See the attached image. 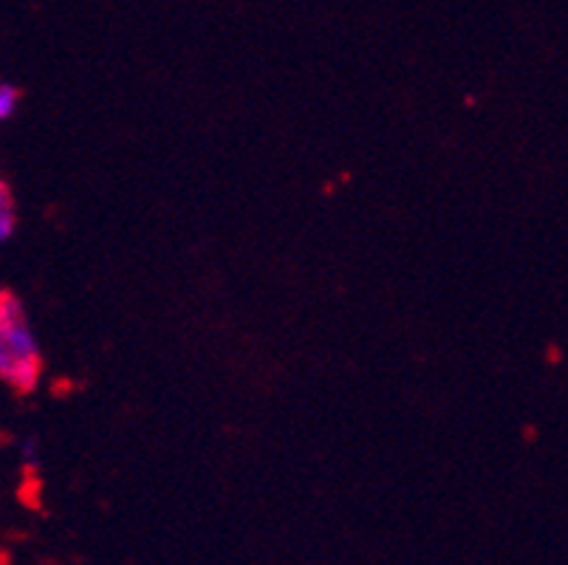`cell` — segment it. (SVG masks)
I'll return each mask as SVG.
<instances>
[{"instance_id":"cell-1","label":"cell","mask_w":568,"mask_h":565,"mask_svg":"<svg viewBox=\"0 0 568 565\" xmlns=\"http://www.w3.org/2000/svg\"><path fill=\"white\" fill-rule=\"evenodd\" d=\"M43 365V345L23 300L0 286V382L14 393H34Z\"/></svg>"},{"instance_id":"cell-4","label":"cell","mask_w":568,"mask_h":565,"mask_svg":"<svg viewBox=\"0 0 568 565\" xmlns=\"http://www.w3.org/2000/svg\"><path fill=\"white\" fill-rule=\"evenodd\" d=\"M23 464L26 466H38L40 464V444H38V438H26V444H23Z\"/></svg>"},{"instance_id":"cell-3","label":"cell","mask_w":568,"mask_h":565,"mask_svg":"<svg viewBox=\"0 0 568 565\" xmlns=\"http://www.w3.org/2000/svg\"><path fill=\"white\" fill-rule=\"evenodd\" d=\"M20 108V91L12 82H0V124L9 122V119L18 113Z\"/></svg>"},{"instance_id":"cell-2","label":"cell","mask_w":568,"mask_h":565,"mask_svg":"<svg viewBox=\"0 0 568 565\" xmlns=\"http://www.w3.org/2000/svg\"><path fill=\"white\" fill-rule=\"evenodd\" d=\"M18 232V201L12 195V186L0 179V246H7Z\"/></svg>"}]
</instances>
